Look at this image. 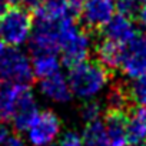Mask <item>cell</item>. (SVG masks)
<instances>
[{"label":"cell","instance_id":"cell-1","mask_svg":"<svg viewBox=\"0 0 146 146\" xmlns=\"http://www.w3.org/2000/svg\"><path fill=\"white\" fill-rule=\"evenodd\" d=\"M67 80L73 95L82 99H92L106 88L109 69L99 60H83L70 67Z\"/></svg>","mask_w":146,"mask_h":146},{"label":"cell","instance_id":"cell-2","mask_svg":"<svg viewBox=\"0 0 146 146\" xmlns=\"http://www.w3.org/2000/svg\"><path fill=\"white\" fill-rule=\"evenodd\" d=\"M63 63L70 69L88 59L90 52V36L80 29L75 17H66L60 22V50Z\"/></svg>","mask_w":146,"mask_h":146},{"label":"cell","instance_id":"cell-3","mask_svg":"<svg viewBox=\"0 0 146 146\" xmlns=\"http://www.w3.org/2000/svg\"><path fill=\"white\" fill-rule=\"evenodd\" d=\"M33 17L26 7L10 6L0 16V40L9 46L23 44L32 33Z\"/></svg>","mask_w":146,"mask_h":146},{"label":"cell","instance_id":"cell-4","mask_svg":"<svg viewBox=\"0 0 146 146\" xmlns=\"http://www.w3.org/2000/svg\"><path fill=\"white\" fill-rule=\"evenodd\" d=\"M33 66L29 57L17 49H6L0 56V83L29 85L33 80Z\"/></svg>","mask_w":146,"mask_h":146},{"label":"cell","instance_id":"cell-5","mask_svg":"<svg viewBox=\"0 0 146 146\" xmlns=\"http://www.w3.org/2000/svg\"><path fill=\"white\" fill-rule=\"evenodd\" d=\"M62 122L53 110L39 112L27 127V139L32 146H50L59 136Z\"/></svg>","mask_w":146,"mask_h":146},{"label":"cell","instance_id":"cell-6","mask_svg":"<svg viewBox=\"0 0 146 146\" xmlns=\"http://www.w3.org/2000/svg\"><path fill=\"white\" fill-rule=\"evenodd\" d=\"M60 22L35 20V26L29 37L30 50L35 54H43V53L54 54L56 52L60 50Z\"/></svg>","mask_w":146,"mask_h":146},{"label":"cell","instance_id":"cell-7","mask_svg":"<svg viewBox=\"0 0 146 146\" xmlns=\"http://www.w3.org/2000/svg\"><path fill=\"white\" fill-rule=\"evenodd\" d=\"M119 69L129 79L146 75V35H137L125 46Z\"/></svg>","mask_w":146,"mask_h":146},{"label":"cell","instance_id":"cell-8","mask_svg":"<svg viewBox=\"0 0 146 146\" xmlns=\"http://www.w3.org/2000/svg\"><path fill=\"white\" fill-rule=\"evenodd\" d=\"M115 0H83L80 17L90 30H100L115 16Z\"/></svg>","mask_w":146,"mask_h":146},{"label":"cell","instance_id":"cell-9","mask_svg":"<svg viewBox=\"0 0 146 146\" xmlns=\"http://www.w3.org/2000/svg\"><path fill=\"white\" fill-rule=\"evenodd\" d=\"M100 30L103 33V39L116 42L123 46H126L129 42H132L139 35L132 22V17L123 16L120 13L113 16Z\"/></svg>","mask_w":146,"mask_h":146},{"label":"cell","instance_id":"cell-10","mask_svg":"<svg viewBox=\"0 0 146 146\" xmlns=\"http://www.w3.org/2000/svg\"><path fill=\"white\" fill-rule=\"evenodd\" d=\"M39 113V106L36 99L33 98V93L30 90V88L27 86L23 93L20 95L13 116H12V122H13V127L17 132H26L27 127L32 125V122L35 120V117Z\"/></svg>","mask_w":146,"mask_h":146},{"label":"cell","instance_id":"cell-11","mask_svg":"<svg viewBox=\"0 0 146 146\" xmlns=\"http://www.w3.org/2000/svg\"><path fill=\"white\" fill-rule=\"evenodd\" d=\"M39 89L44 98H47L49 100L56 102V103H66L72 99V95H73L69 80L60 72L54 73V75H52L49 78L40 79Z\"/></svg>","mask_w":146,"mask_h":146},{"label":"cell","instance_id":"cell-12","mask_svg":"<svg viewBox=\"0 0 146 146\" xmlns=\"http://www.w3.org/2000/svg\"><path fill=\"white\" fill-rule=\"evenodd\" d=\"M35 20L60 22L66 17H75V10L69 0H42L33 9Z\"/></svg>","mask_w":146,"mask_h":146},{"label":"cell","instance_id":"cell-13","mask_svg":"<svg viewBox=\"0 0 146 146\" xmlns=\"http://www.w3.org/2000/svg\"><path fill=\"white\" fill-rule=\"evenodd\" d=\"M105 126L110 146H129L127 137V112L108 110Z\"/></svg>","mask_w":146,"mask_h":146},{"label":"cell","instance_id":"cell-14","mask_svg":"<svg viewBox=\"0 0 146 146\" xmlns=\"http://www.w3.org/2000/svg\"><path fill=\"white\" fill-rule=\"evenodd\" d=\"M127 137L129 145L146 142V106H136L127 110Z\"/></svg>","mask_w":146,"mask_h":146},{"label":"cell","instance_id":"cell-15","mask_svg":"<svg viewBox=\"0 0 146 146\" xmlns=\"http://www.w3.org/2000/svg\"><path fill=\"white\" fill-rule=\"evenodd\" d=\"M29 85L22 83H3L0 88V122H7L12 119L16 103Z\"/></svg>","mask_w":146,"mask_h":146},{"label":"cell","instance_id":"cell-16","mask_svg":"<svg viewBox=\"0 0 146 146\" xmlns=\"http://www.w3.org/2000/svg\"><path fill=\"white\" fill-rule=\"evenodd\" d=\"M123 50H125L123 44H119L116 42L103 39L96 47L98 60L109 70L119 69L120 63H122V59H123Z\"/></svg>","mask_w":146,"mask_h":146},{"label":"cell","instance_id":"cell-17","mask_svg":"<svg viewBox=\"0 0 146 146\" xmlns=\"http://www.w3.org/2000/svg\"><path fill=\"white\" fill-rule=\"evenodd\" d=\"M83 146H110L105 122L100 119L86 122V126L82 133Z\"/></svg>","mask_w":146,"mask_h":146},{"label":"cell","instance_id":"cell-18","mask_svg":"<svg viewBox=\"0 0 146 146\" xmlns=\"http://www.w3.org/2000/svg\"><path fill=\"white\" fill-rule=\"evenodd\" d=\"M32 66H33V75L39 79L49 78L60 72V62L53 53L35 54Z\"/></svg>","mask_w":146,"mask_h":146},{"label":"cell","instance_id":"cell-19","mask_svg":"<svg viewBox=\"0 0 146 146\" xmlns=\"http://www.w3.org/2000/svg\"><path fill=\"white\" fill-rule=\"evenodd\" d=\"M108 110H125L127 112L130 108V98L125 85H116L108 93Z\"/></svg>","mask_w":146,"mask_h":146},{"label":"cell","instance_id":"cell-20","mask_svg":"<svg viewBox=\"0 0 146 146\" xmlns=\"http://www.w3.org/2000/svg\"><path fill=\"white\" fill-rule=\"evenodd\" d=\"M126 89L132 102L137 103L139 106H146V75L130 79V83Z\"/></svg>","mask_w":146,"mask_h":146},{"label":"cell","instance_id":"cell-21","mask_svg":"<svg viewBox=\"0 0 146 146\" xmlns=\"http://www.w3.org/2000/svg\"><path fill=\"white\" fill-rule=\"evenodd\" d=\"M115 6H116V10L123 15V16H127V17H135L139 15V10H140V3L139 0H116L115 2Z\"/></svg>","mask_w":146,"mask_h":146},{"label":"cell","instance_id":"cell-22","mask_svg":"<svg viewBox=\"0 0 146 146\" xmlns=\"http://www.w3.org/2000/svg\"><path fill=\"white\" fill-rule=\"evenodd\" d=\"M100 113H102L100 105L98 102H93V100L86 102L82 106V110H80V115H82L83 120H86V122H92V120L99 119L100 117Z\"/></svg>","mask_w":146,"mask_h":146},{"label":"cell","instance_id":"cell-23","mask_svg":"<svg viewBox=\"0 0 146 146\" xmlns=\"http://www.w3.org/2000/svg\"><path fill=\"white\" fill-rule=\"evenodd\" d=\"M57 146H83V140L79 133H76L75 130H69L59 139Z\"/></svg>","mask_w":146,"mask_h":146},{"label":"cell","instance_id":"cell-24","mask_svg":"<svg viewBox=\"0 0 146 146\" xmlns=\"http://www.w3.org/2000/svg\"><path fill=\"white\" fill-rule=\"evenodd\" d=\"M2 146H27V145H26V142H25L20 136H17V135H10V136L7 137V140H6Z\"/></svg>","mask_w":146,"mask_h":146},{"label":"cell","instance_id":"cell-25","mask_svg":"<svg viewBox=\"0 0 146 146\" xmlns=\"http://www.w3.org/2000/svg\"><path fill=\"white\" fill-rule=\"evenodd\" d=\"M9 136H10V129L5 125V122H0V146L7 140Z\"/></svg>","mask_w":146,"mask_h":146},{"label":"cell","instance_id":"cell-26","mask_svg":"<svg viewBox=\"0 0 146 146\" xmlns=\"http://www.w3.org/2000/svg\"><path fill=\"white\" fill-rule=\"evenodd\" d=\"M7 5H9V3L6 2V0H0V16H2V15L6 12V9L9 7Z\"/></svg>","mask_w":146,"mask_h":146},{"label":"cell","instance_id":"cell-27","mask_svg":"<svg viewBox=\"0 0 146 146\" xmlns=\"http://www.w3.org/2000/svg\"><path fill=\"white\" fill-rule=\"evenodd\" d=\"M5 52H6V43L3 40H0V56H2Z\"/></svg>","mask_w":146,"mask_h":146},{"label":"cell","instance_id":"cell-28","mask_svg":"<svg viewBox=\"0 0 146 146\" xmlns=\"http://www.w3.org/2000/svg\"><path fill=\"white\" fill-rule=\"evenodd\" d=\"M6 2L12 5H19V3H25V0H6Z\"/></svg>","mask_w":146,"mask_h":146},{"label":"cell","instance_id":"cell-29","mask_svg":"<svg viewBox=\"0 0 146 146\" xmlns=\"http://www.w3.org/2000/svg\"><path fill=\"white\" fill-rule=\"evenodd\" d=\"M135 146H146V142L145 143H140V145H135Z\"/></svg>","mask_w":146,"mask_h":146},{"label":"cell","instance_id":"cell-30","mask_svg":"<svg viewBox=\"0 0 146 146\" xmlns=\"http://www.w3.org/2000/svg\"><path fill=\"white\" fill-rule=\"evenodd\" d=\"M139 3H143V5H145V3H146V0H139Z\"/></svg>","mask_w":146,"mask_h":146}]
</instances>
